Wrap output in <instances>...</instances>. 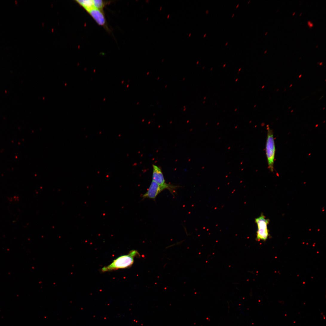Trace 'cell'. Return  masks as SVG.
Returning a JSON list of instances; mask_svg holds the SVG:
<instances>
[{"label": "cell", "instance_id": "8992f818", "mask_svg": "<svg viewBox=\"0 0 326 326\" xmlns=\"http://www.w3.org/2000/svg\"><path fill=\"white\" fill-rule=\"evenodd\" d=\"M165 189H166L165 187L160 186L152 181L149 188L142 197L143 199L149 198L155 200L158 195Z\"/></svg>", "mask_w": 326, "mask_h": 326}, {"label": "cell", "instance_id": "44dd1931", "mask_svg": "<svg viewBox=\"0 0 326 326\" xmlns=\"http://www.w3.org/2000/svg\"><path fill=\"white\" fill-rule=\"evenodd\" d=\"M234 14H233V16H232V17H233V16H234Z\"/></svg>", "mask_w": 326, "mask_h": 326}, {"label": "cell", "instance_id": "e0dca14e", "mask_svg": "<svg viewBox=\"0 0 326 326\" xmlns=\"http://www.w3.org/2000/svg\"><path fill=\"white\" fill-rule=\"evenodd\" d=\"M302 14V13H301V14H300V16H301V14Z\"/></svg>", "mask_w": 326, "mask_h": 326}, {"label": "cell", "instance_id": "d6986e66", "mask_svg": "<svg viewBox=\"0 0 326 326\" xmlns=\"http://www.w3.org/2000/svg\"><path fill=\"white\" fill-rule=\"evenodd\" d=\"M206 35V34H205V35L204 36V37H205V36Z\"/></svg>", "mask_w": 326, "mask_h": 326}, {"label": "cell", "instance_id": "8fae6325", "mask_svg": "<svg viewBox=\"0 0 326 326\" xmlns=\"http://www.w3.org/2000/svg\"><path fill=\"white\" fill-rule=\"evenodd\" d=\"M295 14V12H294V13H293V16L294 15V14Z\"/></svg>", "mask_w": 326, "mask_h": 326}, {"label": "cell", "instance_id": "30bf717a", "mask_svg": "<svg viewBox=\"0 0 326 326\" xmlns=\"http://www.w3.org/2000/svg\"><path fill=\"white\" fill-rule=\"evenodd\" d=\"M208 12H209V11H208V10H206V14H207V13H208Z\"/></svg>", "mask_w": 326, "mask_h": 326}, {"label": "cell", "instance_id": "5b68a950", "mask_svg": "<svg viewBox=\"0 0 326 326\" xmlns=\"http://www.w3.org/2000/svg\"><path fill=\"white\" fill-rule=\"evenodd\" d=\"M88 12L98 25L108 30L104 11L94 8Z\"/></svg>", "mask_w": 326, "mask_h": 326}, {"label": "cell", "instance_id": "2e32d148", "mask_svg": "<svg viewBox=\"0 0 326 326\" xmlns=\"http://www.w3.org/2000/svg\"><path fill=\"white\" fill-rule=\"evenodd\" d=\"M239 5V4H238V6H237L236 7V8H238V6Z\"/></svg>", "mask_w": 326, "mask_h": 326}, {"label": "cell", "instance_id": "ffe728a7", "mask_svg": "<svg viewBox=\"0 0 326 326\" xmlns=\"http://www.w3.org/2000/svg\"><path fill=\"white\" fill-rule=\"evenodd\" d=\"M227 44H228V43H226V45H227Z\"/></svg>", "mask_w": 326, "mask_h": 326}, {"label": "cell", "instance_id": "ba28073f", "mask_svg": "<svg viewBox=\"0 0 326 326\" xmlns=\"http://www.w3.org/2000/svg\"><path fill=\"white\" fill-rule=\"evenodd\" d=\"M111 1H105L103 0H93L94 8L104 11V9L106 6L110 4Z\"/></svg>", "mask_w": 326, "mask_h": 326}, {"label": "cell", "instance_id": "52a82bcc", "mask_svg": "<svg viewBox=\"0 0 326 326\" xmlns=\"http://www.w3.org/2000/svg\"><path fill=\"white\" fill-rule=\"evenodd\" d=\"M77 1L87 12L94 8L93 0H80Z\"/></svg>", "mask_w": 326, "mask_h": 326}, {"label": "cell", "instance_id": "277c9868", "mask_svg": "<svg viewBox=\"0 0 326 326\" xmlns=\"http://www.w3.org/2000/svg\"><path fill=\"white\" fill-rule=\"evenodd\" d=\"M153 181L160 186L165 187L174 195L175 189L179 187L166 183L161 170L157 166L153 165Z\"/></svg>", "mask_w": 326, "mask_h": 326}, {"label": "cell", "instance_id": "6da1fadb", "mask_svg": "<svg viewBox=\"0 0 326 326\" xmlns=\"http://www.w3.org/2000/svg\"><path fill=\"white\" fill-rule=\"evenodd\" d=\"M139 255L137 251L132 250L127 255L118 258L109 265L105 266L102 270L103 272H108L130 267L133 264L135 257Z\"/></svg>", "mask_w": 326, "mask_h": 326}, {"label": "cell", "instance_id": "9c48e42d", "mask_svg": "<svg viewBox=\"0 0 326 326\" xmlns=\"http://www.w3.org/2000/svg\"><path fill=\"white\" fill-rule=\"evenodd\" d=\"M308 25L310 28H312L314 26L313 23L312 22L309 21L307 22Z\"/></svg>", "mask_w": 326, "mask_h": 326}, {"label": "cell", "instance_id": "9a60e30c", "mask_svg": "<svg viewBox=\"0 0 326 326\" xmlns=\"http://www.w3.org/2000/svg\"><path fill=\"white\" fill-rule=\"evenodd\" d=\"M191 35V33H190V35H189V37H190V36Z\"/></svg>", "mask_w": 326, "mask_h": 326}, {"label": "cell", "instance_id": "ac0fdd59", "mask_svg": "<svg viewBox=\"0 0 326 326\" xmlns=\"http://www.w3.org/2000/svg\"><path fill=\"white\" fill-rule=\"evenodd\" d=\"M267 51V50H266V51H265V52H264V53H266V52Z\"/></svg>", "mask_w": 326, "mask_h": 326}, {"label": "cell", "instance_id": "4fadbf2b", "mask_svg": "<svg viewBox=\"0 0 326 326\" xmlns=\"http://www.w3.org/2000/svg\"><path fill=\"white\" fill-rule=\"evenodd\" d=\"M162 8V7H161V8H160V10H161Z\"/></svg>", "mask_w": 326, "mask_h": 326}, {"label": "cell", "instance_id": "5bb4252c", "mask_svg": "<svg viewBox=\"0 0 326 326\" xmlns=\"http://www.w3.org/2000/svg\"><path fill=\"white\" fill-rule=\"evenodd\" d=\"M267 33H268V32H267V33H265V35H266L267 34Z\"/></svg>", "mask_w": 326, "mask_h": 326}, {"label": "cell", "instance_id": "7a4b0ae2", "mask_svg": "<svg viewBox=\"0 0 326 326\" xmlns=\"http://www.w3.org/2000/svg\"><path fill=\"white\" fill-rule=\"evenodd\" d=\"M265 152L268 168L271 172H273L276 147L273 131L269 126L267 127Z\"/></svg>", "mask_w": 326, "mask_h": 326}, {"label": "cell", "instance_id": "7c38bea8", "mask_svg": "<svg viewBox=\"0 0 326 326\" xmlns=\"http://www.w3.org/2000/svg\"><path fill=\"white\" fill-rule=\"evenodd\" d=\"M169 17V15H168V16L167 17V18H168Z\"/></svg>", "mask_w": 326, "mask_h": 326}, {"label": "cell", "instance_id": "3957f363", "mask_svg": "<svg viewBox=\"0 0 326 326\" xmlns=\"http://www.w3.org/2000/svg\"><path fill=\"white\" fill-rule=\"evenodd\" d=\"M269 221V220L266 218L263 215L255 219V222L258 227L256 239L258 241H265L268 239L269 236L268 229Z\"/></svg>", "mask_w": 326, "mask_h": 326}]
</instances>
